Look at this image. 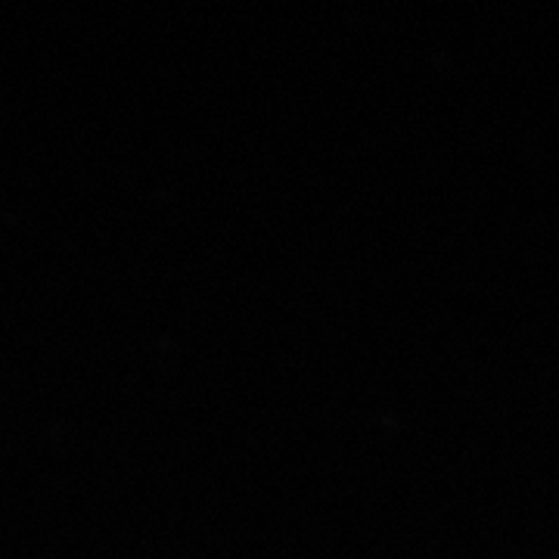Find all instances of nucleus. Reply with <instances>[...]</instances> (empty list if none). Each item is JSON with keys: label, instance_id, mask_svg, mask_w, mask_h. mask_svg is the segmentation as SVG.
<instances>
[]
</instances>
